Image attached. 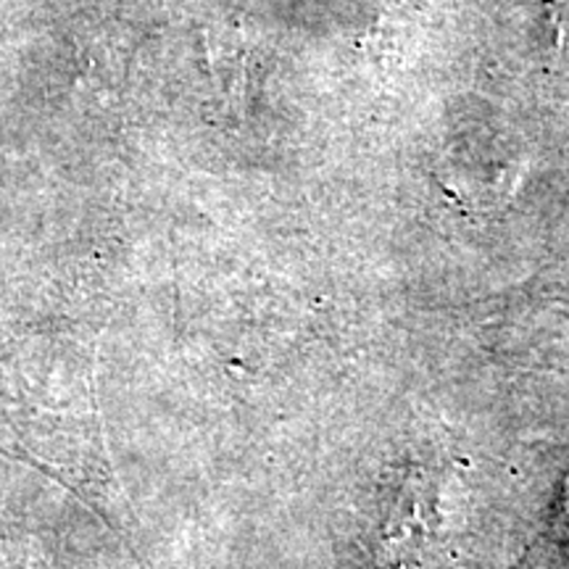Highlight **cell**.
<instances>
[]
</instances>
